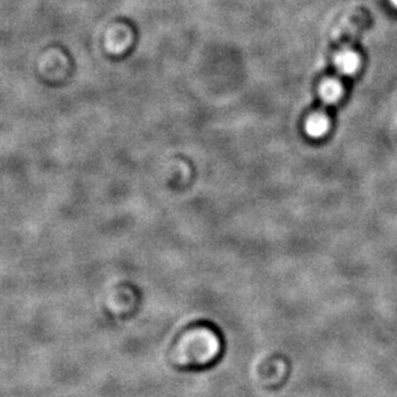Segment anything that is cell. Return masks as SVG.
Wrapping results in <instances>:
<instances>
[{
  "label": "cell",
  "instance_id": "6da1fadb",
  "mask_svg": "<svg viewBox=\"0 0 397 397\" xmlns=\"http://www.w3.org/2000/svg\"><path fill=\"white\" fill-rule=\"evenodd\" d=\"M337 70L343 75H354L360 67V58L353 51H342L334 58Z\"/></svg>",
  "mask_w": 397,
  "mask_h": 397
},
{
  "label": "cell",
  "instance_id": "7a4b0ae2",
  "mask_svg": "<svg viewBox=\"0 0 397 397\" xmlns=\"http://www.w3.org/2000/svg\"><path fill=\"white\" fill-rule=\"evenodd\" d=\"M320 98L326 103V104H332L338 102L342 95V85L337 80H326L319 89Z\"/></svg>",
  "mask_w": 397,
  "mask_h": 397
},
{
  "label": "cell",
  "instance_id": "3957f363",
  "mask_svg": "<svg viewBox=\"0 0 397 397\" xmlns=\"http://www.w3.org/2000/svg\"><path fill=\"white\" fill-rule=\"evenodd\" d=\"M329 120L325 116H311L306 123V133L312 138L323 137L329 129Z\"/></svg>",
  "mask_w": 397,
  "mask_h": 397
},
{
  "label": "cell",
  "instance_id": "277c9868",
  "mask_svg": "<svg viewBox=\"0 0 397 397\" xmlns=\"http://www.w3.org/2000/svg\"><path fill=\"white\" fill-rule=\"evenodd\" d=\"M391 3L397 8V0H390Z\"/></svg>",
  "mask_w": 397,
  "mask_h": 397
}]
</instances>
